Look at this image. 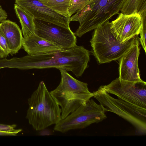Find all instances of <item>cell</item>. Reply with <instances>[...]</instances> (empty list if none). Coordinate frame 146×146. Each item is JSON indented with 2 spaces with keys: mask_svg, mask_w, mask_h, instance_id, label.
Masks as SVG:
<instances>
[{
  "mask_svg": "<svg viewBox=\"0 0 146 146\" xmlns=\"http://www.w3.org/2000/svg\"><path fill=\"white\" fill-rule=\"evenodd\" d=\"M90 52L83 46L76 45L60 51L38 55L20 58V69L56 68L71 71L77 77L82 76L88 67Z\"/></svg>",
  "mask_w": 146,
  "mask_h": 146,
  "instance_id": "obj_1",
  "label": "cell"
},
{
  "mask_svg": "<svg viewBox=\"0 0 146 146\" xmlns=\"http://www.w3.org/2000/svg\"><path fill=\"white\" fill-rule=\"evenodd\" d=\"M28 102L29 107L26 118L35 130L55 125L61 119V109L43 81L40 82Z\"/></svg>",
  "mask_w": 146,
  "mask_h": 146,
  "instance_id": "obj_2",
  "label": "cell"
},
{
  "mask_svg": "<svg viewBox=\"0 0 146 146\" xmlns=\"http://www.w3.org/2000/svg\"><path fill=\"white\" fill-rule=\"evenodd\" d=\"M59 70L61 75L60 82L50 93L61 109V118L63 119L86 104L94 94L89 91L87 83L75 78L65 70Z\"/></svg>",
  "mask_w": 146,
  "mask_h": 146,
  "instance_id": "obj_3",
  "label": "cell"
},
{
  "mask_svg": "<svg viewBox=\"0 0 146 146\" xmlns=\"http://www.w3.org/2000/svg\"><path fill=\"white\" fill-rule=\"evenodd\" d=\"M126 0H94L70 18V21L79 23L74 33L76 36L81 37L86 33L109 21L119 14Z\"/></svg>",
  "mask_w": 146,
  "mask_h": 146,
  "instance_id": "obj_4",
  "label": "cell"
},
{
  "mask_svg": "<svg viewBox=\"0 0 146 146\" xmlns=\"http://www.w3.org/2000/svg\"><path fill=\"white\" fill-rule=\"evenodd\" d=\"M106 21L95 29L90 40L92 52L100 64L108 63L120 58L139 40L137 36L121 43L115 38Z\"/></svg>",
  "mask_w": 146,
  "mask_h": 146,
  "instance_id": "obj_5",
  "label": "cell"
},
{
  "mask_svg": "<svg viewBox=\"0 0 146 146\" xmlns=\"http://www.w3.org/2000/svg\"><path fill=\"white\" fill-rule=\"evenodd\" d=\"M105 112L114 113L130 123L135 128V134H146V109L111 96L100 86L93 92Z\"/></svg>",
  "mask_w": 146,
  "mask_h": 146,
  "instance_id": "obj_6",
  "label": "cell"
},
{
  "mask_svg": "<svg viewBox=\"0 0 146 146\" xmlns=\"http://www.w3.org/2000/svg\"><path fill=\"white\" fill-rule=\"evenodd\" d=\"M101 105L92 99L82 105L64 119L55 125L54 129L62 133L84 128L94 123L100 122L107 117Z\"/></svg>",
  "mask_w": 146,
  "mask_h": 146,
  "instance_id": "obj_7",
  "label": "cell"
},
{
  "mask_svg": "<svg viewBox=\"0 0 146 146\" xmlns=\"http://www.w3.org/2000/svg\"><path fill=\"white\" fill-rule=\"evenodd\" d=\"M107 93L122 100L146 109V83L116 78L109 84L100 86Z\"/></svg>",
  "mask_w": 146,
  "mask_h": 146,
  "instance_id": "obj_8",
  "label": "cell"
},
{
  "mask_svg": "<svg viewBox=\"0 0 146 146\" xmlns=\"http://www.w3.org/2000/svg\"><path fill=\"white\" fill-rule=\"evenodd\" d=\"M36 35L62 48L66 49L76 46L77 38L70 29L44 21L34 20Z\"/></svg>",
  "mask_w": 146,
  "mask_h": 146,
  "instance_id": "obj_9",
  "label": "cell"
},
{
  "mask_svg": "<svg viewBox=\"0 0 146 146\" xmlns=\"http://www.w3.org/2000/svg\"><path fill=\"white\" fill-rule=\"evenodd\" d=\"M15 4L31 15L35 20L44 21L70 29V18L55 12L39 0H15Z\"/></svg>",
  "mask_w": 146,
  "mask_h": 146,
  "instance_id": "obj_10",
  "label": "cell"
},
{
  "mask_svg": "<svg viewBox=\"0 0 146 146\" xmlns=\"http://www.w3.org/2000/svg\"><path fill=\"white\" fill-rule=\"evenodd\" d=\"M141 25V16L139 14L125 15L121 13L110 22V29L116 40L123 43L138 36Z\"/></svg>",
  "mask_w": 146,
  "mask_h": 146,
  "instance_id": "obj_11",
  "label": "cell"
},
{
  "mask_svg": "<svg viewBox=\"0 0 146 146\" xmlns=\"http://www.w3.org/2000/svg\"><path fill=\"white\" fill-rule=\"evenodd\" d=\"M139 44L138 40L119 59V79L132 82L143 81L140 77L138 63L140 54Z\"/></svg>",
  "mask_w": 146,
  "mask_h": 146,
  "instance_id": "obj_12",
  "label": "cell"
},
{
  "mask_svg": "<svg viewBox=\"0 0 146 146\" xmlns=\"http://www.w3.org/2000/svg\"><path fill=\"white\" fill-rule=\"evenodd\" d=\"M22 47L30 55H40L64 49L36 34L23 38Z\"/></svg>",
  "mask_w": 146,
  "mask_h": 146,
  "instance_id": "obj_13",
  "label": "cell"
},
{
  "mask_svg": "<svg viewBox=\"0 0 146 146\" xmlns=\"http://www.w3.org/2000/svg\"><path fill=\"white\" fill-rule=\"evenodd\" d=\"M1 29L6 38L13 55L18 52L22 46L23 38L22 31L15 22L5 20L0 23Z\"/></svg>",
  "mask_w": 146,
  "mask_h": 146,
  "instance_id": "obj_14",
  "label": "cell"
},
{
  "mask_svg": "<svg viewBox=\"0 0 146 146\" xmlns=\"http://www.w3.org/2000/svg\"><path fill=\"white\" fill-rule=\"evenodd\" d=\"M14 9L21 25L23 38H26L35 34L33 17L16 4L14 5Z\"/></svg>",
  "mask_w": 146,
  "mask_h": 146,
  "instance_id": "obj_15",
  "label": "cell"
},
{
  "mask_svg": "<svg viewBox=\"0 0 146 146\" xmlns=\"http://www.w3.org/2000/svg\"><path fill=\"white\" fill-rule=\"evenodd\" d=\"M120 11L125 15L138 13L140 15L146 12V0H126Z\"/></svg>",
  "mask_w": 146,
  "mask_h": 146,
  "instance_id": "obj_16",
  "label": "cell"
},
{
  "mask_svg": "<svg viewBox=\"0 0 146 146\" xmlns=\"http://www.w3.org/2000/svg\"><path fill=\"white\" fill-rule=\"evenodd\" d=\"M39 0L55 12L65 17H69L68 10L71 0Z\"/></svg>",
  "mask_w": 146,
  "mask_h": 146,
  "instance_id": "obj_17",
  "label": "cell"
},
{
  "mask_svg": "<svg viewBox=\"0 0 146 146\" xmlns=\"http://www.w3.org/2000/svg\"><path fill=\"white\" fill-rule=\"evenodd\" d=\"M94 0H71L68 10V17L81 10Z\"/></svg>",
  "mask_w": 146,
  "mask_h": 146,
  "instance_id": "obj_18",
  "label": "cell"
},
{
  "mask_svg": "<svg viewBox=\"0 0 146 146\" xmlns=\"http://www.w3.org/2000/svg\"><path fill=\"white\" fill-rule=\"evenodd\" d=\"M11 52L6 38L1 28L0 23V58H5Z\"/></svg>",
  "mask_w": 146,
  "mask_h": 146,
  "instance_id": "obj_19",
  "label": "cell"
},
{
  "mask_svg": "<svg viewBox=\"0 0 146 146\" xmlns=\"http://www.w3.org/2000/svg\"><path fill=\"white\" fill-rule=\"evenodd\" d=\"M141 18V25L139 38L142 47L146 53V12L140 15Z\"/></svg>",
  "mask_w": 146,
  "mask_h": 146,
  "instance_id": "obj_20",
  "label": "cell"
},
{
  "mask_svg": "<svg viewBox=\"0 0 146 146\" xmlns=\"http://www.w3.org/2000/svg\"><path fill=\"white\" fill-rule=\"evenodd\" d=\"M16 125H8L0 123V131L7 132H21L22 130L21 129H16L15 128Z\"/></svg>",
  "mask_w": 146,
  "mask_h": 146,
  "instance_id": "obj_21",
  "label": "cell"
},
{
  "mask_svg": "<svg viewBox=\"0 0 146 146\" xmlns=\"http://www.w3.org/2000/svg\"><path fill=\"white\" fill-rule=\"evenodd\" d=\"M7 17V13L3 10L0 4V22L6 20Z\"/></svg>",
  "mask_w": 146,
  "mask_h": 146,
  "instance_id": "obj_22",
  "label": "cell"
},
{
  "mask_svg": "<svg viewBox=\"0 0 146 146\" xmlns=\"http://www.w3.org/2000/svg\"><path fill=\"white\" fill-rule=\"evenodd\" d=\"M52 134V132L49 130L44 128L40 130L39 135H49Z\"/></svg>",
  "mask_w": 146,
  "mask_h": 146,
  "instance_id": "obj_23",
  "label": "cell"
},
{
  "mask_svg": "<svg viewBox=\"0 0 146 146\" xmlns=\"http://www.w3.org/2000/svg\"><path fill=\"white\" fill-rule=\"evenodd\" d=\"M19 132V131L7 132L0 131V136H14Z\"/></svg>",
  "mask_w": 146,
  "mask_h": 146,
  "instance_id": "obj_24",
  "label": "cell"
}]
</instances>
